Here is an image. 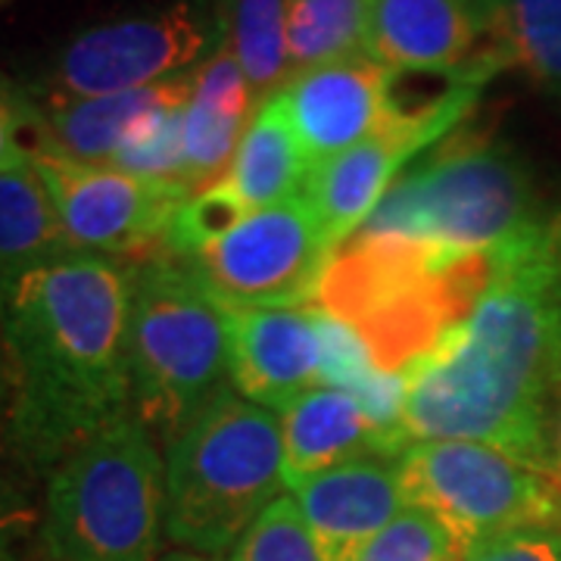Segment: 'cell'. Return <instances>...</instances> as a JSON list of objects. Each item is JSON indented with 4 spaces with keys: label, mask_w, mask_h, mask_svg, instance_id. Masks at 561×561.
<instances>
[{
    "label": "cell",
    "mask_w": 561,
    "mask_h": 561,
    "mask_svg": "<svg viewBox=\"0 0 561 561\" xmlns=\"http://www.w3.org/2000/svg\"><path fill=\"white\" fill-rule=\"evenodd\" d=\"M405 378L412 443H486L556 471L549 402L561 387V213L493 253L474 309Z\"/></svg>",
    "instance_id": "6da1fadb"
},
{
    "label": "cell",
    "mask_w": 561,
    "mask_h": 561,
    "mask_svg": "<svg viewBox=\"0 0 561 561\" xmlns=\"http://www.w3.org/2000/svg\"><path fill=\"white\" fill-rule=\"evenodd\" d=\"M131 260L69 253L0 290L10 402L0 446L50 474L79 443L131 412Z\"/></svg>",
    "instance_id": "7a4b0ae2"
},
{
    "label": "cell",
    "mask_w": 561,
    "mask_h": 561,
    "mask_svg": "<svg viewBox=\"0 0 561 561\" xmlns=\"http://www.w3.org/2000/svg\"><path fill=\"white\" fill-rule=\"evenodd\" d=\"M542 216L527 162L465 122L390 184L356 234L415 243L459 262L496 253Z\"/></svg>",
    "instance_id": "3957f363"
},
{
    "label": "cell",
    "mask_w": 561,
    "mask_h": 561,
    "mask_svg": "<svg viewBox=\"0 0 561 561\" xmlns=\"http://www.w3.org/2000/svg\"><path fill=\"white\" fill-rule=\"evenodd\" d=\"M493 253L446 262L390 238L353 234L328 260L316 302L346 321L383 371H405L456 328L483 294Z\"/></svg>",
    "instance_id": "277c9868"
},
{
    "label": "cell",
    "mask_w": 561,
    "mask_h": 561,
    "mask_svg": "<svg viewBox=\"0 0 561 561\" xmlns=\"http://www.w3.org/2000/svg\"><path fill=\"white\" fill-rule=\"evenodd\" d=\"M284 486L278 412L225 387L165 446V537L219 559Z\"/></svg>",
    "instance_id": "5b68a950"
},
{
    "label": "cell",
    "mask_w": 561,
    "mask_h": 561,
    "mask_svg": "<svg viewBox=\"0 0 561 561\" xmlns=\"http://www.w3.org/2000/svg\"><path fill=\"white\" fill-rule=\"evenodd\" d=\"M38 540L50 561H157L165 540V456L125 412L47 474Z\"/></svg>",
    "instance_id": "8992f818"
},
{
    "label": "cell",
    "mask_w": 561,
    "mask_h": 561,
    "mask_svg": "<svg viewBox=\"0 0 561 561\" xmlns=\"http://www.w3.org/2000/svg\"><path fill=\"white\" fill-rule=\"evenodd\" d=\"M131 412L165 446L228 387L231 309L169 253L131 260Z\"/></svg>",
    "instance_id": "52a82bcc"
},
{
    "label": "cell",
    "mask_w": 561,
    "mask_h": 561,
    "mask_svg": "<svg viewBox=\"0 0 561 561\" xmlns=\"http://www.w3.org/2000/svg\"><path fill=\"white\" fill-rule=\"evenodd\" d=\"M225 44L216 0H172L84 28L62 44L35 84L38 106L138 91L197 72Z\"/></svg>",
    "instance_id": "ba28073f"
},
{
    "label": "cell",
    "mask_w": 561,
    "mask_h": 561,
    "mask_svg": "<svg viewBox=\"0 0 561 561\" xmlns=\"http://www.w3.org/2000/svg\"><path fill=\"white\" fill-rule=\"evenodd\" d=\"M400 478L405 502L440 518L461 549L505 530L561 524L559 474L486 443H412Z\"/></svg>",
    "instance_id": "9c48e42d"
},
{
    "label": "cell",
    "mask_w": 561,
    "mask_h": 561,
    "mask_svg": "<svg viewBox=\"0 0 561 561\" xmlns=\"http://www.w3.org/2000/svg\"><path fill=\"white\" fill-rule=\"evenodd\" d=\"M331 256L312 206L297 197L247 213L179 262L228 309H280L316 302Z\"/></svg>",
    "instance_id": "30bf717a"
},
{
    "label": "cell",
    "mask_w": 561,
    "mask_h": 561,
    "mask_svg": "<svg viewBox=\"0 0 561 561\" xmlns=\"http://www.w3.org/2000/svg\"><path fill=\"white\" fill-rule=\"evenodd\" d=\"M35 169L79 253L144 260L162 250L165 231L191 197L181 184L144 181L116 165L41 150Z\"/></svg>",
    "instance_id": "8fae6325"
},
{
    "label": "cell",
    "mask_w": 561,
    "mask_h": 561,
    "mask_svg": "<svg viewBox=\"0 0 561 561\" xmlns=\"http://www.w3.org/2000/svg\"><path fill=\"white\" fill-rule=\"evenodd\" d=\"M474 103L478 94L427 113H405L393 106L390 119L371 138L312 165L302 197L312 206L331 253H337L359 231L402 169L419 160L421 150H431L465 125Z\"/></svg>",
    "instance_id": "7c38bea8"
},
{
    "label": "cell",
    "mask_w": 561,
    "mask_h": 561,
    "mask_svg": "<svg viewBox=\"0 0 561 561\" xmlns=\"http://www.w3.org/2000/svg\"><path fill=\"white\" fill-rule=\"evenodd\" d=\"M397 72L371 54L297 72L272 103L287 119L309 165L371 138L393 110Z\"/></svg>",
    "instance_id": "4fadbf2b"
},
{
    "label": "cell",
    "mask_w": 561,
    "mask_h": 561,
    "mask_svg": "<svg viewBox=\"0 0 561 561\" xmlns=\"http://www.w3.org/2000/svg\"><path fill=\"white\" fill-rule=\"evenodd\" d=\"M319 306L231 309V383L247 400L284 412L321 387Z\"/></svg>",
    "instance_id": "5bb4252c"
},
{
    "label": "cell",
    "mask_w": 561,
    "mask_h": 561,
    "mask_svg": "<svg viewBox=\"0 0 561 561\" xmlns=\"http://www.w3.org/2000/svg\"><path fill=\"white\" fill-rule=\"evenodd\" d=\"M321 561H356L409 505L400 456H368L328 468L290 490Z\"/></svg>",
    "instance_id": "9a60e30c"
},
{
    "label": "cell",
    "mask_w": 561,
    "mask_h": 561,
    "mask_svg": "<svg viewBox=\"0 0 561 561\" xmlns=\"http://www.w3.org/2000/svg\"><path fill=\"white\" fill-rule=\"evenodd\" d=\"M493 0H371L368 54L393 72H459L478 57Z\"/></svg>",
    "instance_id": "2e32d148"
},
{
    "label": "cell",
    "mask_w": 561,
    "mask_h": 561,
    "mask_svg": "<svg viewBox=\"0 0 561 561\" xmlns=\"http://www.w3.org/2000/svg\"><path fill=\"white\" fill-rule=\"evenodd\" d=\"M253 98L228 41L203 62L184 110V184L206 194L228 179L243 131L253 119Z\"/></svg>",
    "instance_id": "e0dca14e"
},
{
    "label": "cell",
    "mask_w": 561,
    "mask_h": 561,
    "mask_svg": "<svg viewBox=\"0 0 561 561\" xmlns=\"http://www.w3.org/2000/svg\"><path fill=\"white\" fill-rule=\"evenodd\" d=\"M280 419L287 490L328 468L368 456H390L381 434L368 424L359 402L337 387H312L290 402Z\"/></svg>",
    "instance_id": "ac0fdd59"
},
{
    "label": "cell",
    "mask_w": 561,
    "mask_h": 561,
    "mask_svg": "<svg viewBox=\"0 0 561 561\" xmlns=\"http://www.w3.org/2000/svg\"><path fill=\"white\" fill-rule=\"evenodd\" d=\"M197 72L160 81L150 88H138V91L38 106L44 116V147L41 150H54V153L72 157V160L106 165L116 157L122 140L135 131L138 122L160 113L165 106H181L191 101Z\"/></svg>",
    "instance_id": "d6986e66"
},
{
    "label": "cell",
    "mask_w": 561,
    "mask_h": 561,
    "mask_svg": "<svg viewBox=\"0 0 561 561\" xmlns=\"http://www.w3.org/2000/svg\"><path fill=\"white\" fill-rule=\"evenodd\" d=\"M79 253L35 162L0 172V290L28 272Z\"/></svg>",
    "instance_id": "ffe728a7"
},
{
    "label": "cell",
    "mask_w": 561,
    "mask_h": 561,
    "mask_svg": "<svg viewBox=\"0 0 561 561\" xmlns=\"http://www.w3.org/2000/svg\"><path fill=\"white\" fill-rule=\"evenodd\" d=\"M312 165L302 157L287 119L275 103H262L243 131L238 157L231 162L221 187L241 203L247 213L297 201L306 194Z\"/></svg>",
    "instance_id": "44dd1931"
},
{
    "label": "cell",
    "mask_w": 561,
    "mask_h": 561,
    "mask_svg": "<svg viewBox=\"0 0 561 561\" xmlns=\"http://www.w3.org/2000/svg\"><path fill=\"white\" fill-rule=\"evenodd\" d=\"M471 62L493 76L518 69L561 101V0H493L486 38Z\"/></svg>",
    "instance_id": "7402d4cb"
},
{
    "label": "cell",
    "mask_w": 561,
    "mask_h": 561,
    "mask_svg": "<svg viewBox=\"0 0 561 561\" xmlns=\"http://www.w3.org/2000/svg\"><path fill=\"white\" fill-rule=\"evenodd\" d=\"M287 3L290 0H216L225 41L241 62L253 110L272 101L294 79L287 50Z\"/></svg>",
    "instance_id": "603a6c76"
},
{
    "label": "cell",
    "mask_w": 561,
    "mask_h": 561,
    "mask_svg": "<svg viewBox=\"0 0 561 561\" xmlns=\"http://www.w3.org/2000/svg\"><path fill=\"white\" fill-rule=\"evenodd\" d=\"M371 0H290L287 50L294 76L368 54Z\"/></svg>",
    "instance_id": "cb8c5ba5"
},
{
    "label": "cell",
    "mask_w": 561,
    "mask_h": 561,
    "mask_svg": "<svg viewBox=\"0 0 561 561\" xmlns=\"http://www.w3.org/2000/svg\"><path fill=\"white\" fill-rule=\"evenodd\" d=\"M187 103L165 106L160 113L138 122L135 131L122 140L116 157L106 165H116L122 172L138 175L144 181L187 187L184 184V110Z\"/></svg>",
    "instance_id": "d4e9b609"
},
{
    "label": "cell",
    "mask_w": 561,
    "mask_h": 561,
    "mask_svg": "<svg viewBox=\"0 0 561 561\" xmlns=\"http://www.w3.org/2000/svg\"><path fill=\"white\" fill-rule=\"evenodd\" d=\"M461 542L431 512L405 505L356 561H459Z\"/></svg>",
    "instance_id": "484cf974"
},
{
    "label": "cell",
    "mask_w": 561,
    "mask_h": 561,
    "mask_svg": "<svg viewBox=\"0 0 561 561\" xmlns=\"http://www.w3.org/2000/svg\"><path fill=\"white\" fill-rule=\"evenodd\" d=\"M228 561H321L294 496H280L231 549Z\"/></svg>",
    "instance_id": "4316f807"
},
{
    "label": "cell",
    "mask_w": 561,
    "mask_h": 561,
    "mask_svg": "<svg viewBox=\"0 0 561 561\" xmlns=\"http://www.w3.org/2000/svg\"><path fill=\"white\" fill-rule=\"evenodd\" d=\"M44 147V116L28 91L0 79V172L32 165Z\"/></svg>",
    "instance_id": "83f0119b"
},
{
    "label": "cell",
    "mask_w": 561,
    "mask_h": 561,
    "mask_svg": "<svg viewBox=\"0 0 561 561\" xmlns=\"http://www.w3.org/2000/svg\"><path fill=\"white\" fill-rule=\"evenodd\" d=\"M319 312L321 383L353 393L359 383H365L378 371V362H375L371 350L365 346V341L346 321L328 316L324 309H319Z\"/></svg>",
    "instance_id": "f1b7e54d"
},
{
    "label": "cell",
    "mask_w": 561,
    "mask_h": 561,
    "mask_svg": "<svg viewBox=\"0 0 561 561\" xmlns=\"http://www.w3.org/2000/svg\"><path fill=\"white\" fill-rule=\"evenodd\" d=\"M41 527V508L28 486V471L0 446V549H10Z\"/></svg>",
    "instance_id": "f546056e"
},
{
    "label": "cell",
    "mask_w": 561,
    "mask_h": 561,
    "mask_svg": "<svg viewBox=\"0 0 561 561\" xmlns=\"http://www.w3.org/2000/svg\"><path fill=\"white\" fill-rule=\"evenodd\" d=\"M459 561H561V524L505 530L478 540Z\"/></svg>",
    "instance_id": "4dcf8cb0"
},
{
    "label": "cell",
    "mask_w": 561,
    "mask_h": 561,
    "mask_svg": "<svg viewBox=\"0 0 561 561\" xmlns=\"http://www.w3.org/2000/svg\"><path fill=\"white\" fill-rule=\"evenodd\" d=\"M7 402H10V378H7V343H3V324H0V434L7 421Z\"/></svg>",
    "instance_id": "1f68e13d"
},
{
    "label": "cell",
    "mask_w": 561,
    "mask_h": 561,
    "mask_svg": "<svg viewBox=\"0 0 561 561\" xmlns=\"http://www.w3.org/2000/svg\"><path fill=\"white\" fill-rule=\"evenodd\" d=\"M157 561H219L213 559V556H201V552H187V549H181V552H169V556H162Z\"/></svg>",
    "instance_id": "d6a6232c"
},
{
    "label": "cell",
    "mask_w": 561,
    "mask_h": 561,
    "mask_svg": "<svg viewBox=\"0 0 561 561\" xmlns=\"http://www.w3.org/2000/svg\"><path fill=\"white\" fill-rule=\"evenodd\" d=\"M556 471H559V481H561V427H559V440H556Z\"/></svg>",
    "instance_id": "836d02e7"
},
{
    "label": "cell",
    "mask_w": 561,
    "mask_h": 561,
    "mask_svg": "<svg viewBox=\"0 0 561 561\" xmlns=\"http://www.w3.org/2000/svg\"><path fill=\"white\" fill-rule=\"evenodd\" d=\"M0 561H16V559H13V552H10V549H0Z\"/></svg>",
    "instance_id": "e575fe53"
},
{
    "label": "cell",
    "mask_w": 561,
    "mask_h": 561,
    "mask_svg": "<svg viewBox=\"0 0 561 561\" xmlns=\"http://www.w3.org/2000/svg\"><path fill=\"white\" fill-rule=\"evenodd\" d=\"M3 3H10V0H0V7H3Z\"/></svg>",
    "instance_id": "d590c367"
}]
</instances>
